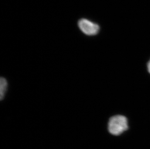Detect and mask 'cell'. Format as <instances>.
Here are the masks:
<instances>
[{
    "label": "cell",
    "mask_w": 150,
    "mask_h": 149,
    "mask_svg": "<svg viewBox=\"0 0 150 149\" xmlns=\"http://www.w3.org/2000/svg\"><path fill=\"white\" fill-rule=\"evenodd\" d=\"M147 69L148 71L150 74V60H149V62L147 63Z\"/></svg>",
    "instance_id": "4"
},
{
    "label": "cell",
    "mask_w": 150,
    "mask_h": 149,
    "mask_svg": "<svg viewBox=\"0 0 150 149\" xmlns=\"http://www.w3.org/2000/svg\"><path fill=\"white\" fill-rule=\"evenodd\" d=\"M78 26L83 34L88 36L97 35L100 30L98 24L86 18L80 20L78 22Z\"/></svg>",
    "instance_id": "2"
},
{
    "label": "cell",
    "mask_w": 150,
    "mask_h": 149,
    "mask_svg": "<svg viewBox=\"0 0 150 149\" xmlns=\"http://www.w3.org/2000/svg\"><path fill=\"white\" fill-rule=\"evenodd\" d=\"M128 121L125 116L117 115L109 119L108 124V130L111 135L117 136L127 130Z\"/></svg>",
    "instance_id": "1"
},
{
    "label": "cell",
    "mask_w": 150,
    "mask_h": 149,
    "mask_svg": "<svg viewBox=\"0 0 150 149\" xmlns=\"http://www.w3.org/2000/svg\"><path fill=\"white\" fill-rule=\"evenodd\" d=\"M7 82L6 79L1 77L0 79V98L2 100L4 97L7 90Z\"/></svg>",
    "instance_id": "3"
}]
</instances>
